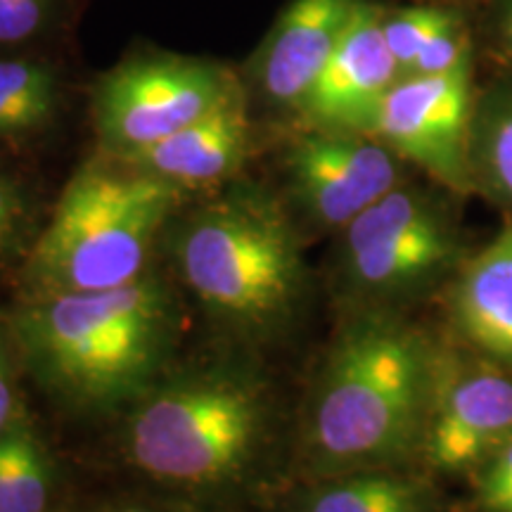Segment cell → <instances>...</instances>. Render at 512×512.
I'll list each match as a JSON object with an SVG mask.
<instances>
[{
  "instance_id": "24",
  "label": "cell",
  "mask_w": 512,
  "mask_h": 512,
  "mask_svg": "<svg viewBox=\"0 0 512 512\" xmlns=\"http://www.w3.org/2000/svg\"><path fill=\"white\" fill-rule=\"evenodd\" d=\"M100 512H164V510L145 508V505H114V508H105Z\"/></svg>"
},
{
  "instance_id": "2",
  "label": "cell",
  "mask_w": 512,
  "mask_h": 512,
  "mask_svg": "<svg viewBox=\"0 0 512 512\" xmlns=\"http://www.w3.org/2000/svg\"><path fill=\"white\" fill-rule=\"evenodd\" d=\"M10 335L48 396L76 413L131 408L169 373L181 311L162 275L105 292L27 294Z\"/></svg>"
},
{
  "instance_id": "8",
  "label": "cell",
  "mask_w": 512,
  "mask_h": 512,
  "mask_svg": "<svg viewBox=\"0 0 512 512\" xmlns=\"http://www.w3.org/2000/svg\"><path fill=\"white\" fill-rule=\"evenodd\" d=\"M361 133L448 190H472V64L446 74L403 76L377 102Z\"/></svg>"
},
{
  "instance_id": "15",
  "label": "cell",
  "mask_w": 512,
  "mask_h": 512,
  "mask_svg": "<svg viewBox=\"0 0 512 512\" xmlns=\"http://www.w3.org/2000/svg\"><path fill=\"white\" fill-rule=\"evenodd\" d=\"M302 512H444V503L425 479L380 467L320 479L304 494Z\"/></svg>"
},
{
  "instance_id": "3",
  "label": "cell",
  "mask_w": 512,
  "mask_h": 512,
  "mask_svg": "<svg viewBox=\"0 0 512 512\" xmlns=\"http://www.w3.org/2000/svg\"><path fill=\"white\" fill-rule=\"evenodd\" d=\"M169 230L178 278L216 328L252 344L290 328L306 266L299 230L280 197L233 183Z\"/></svg>"
},
{
  "instance_id": "5",
  "label": "cell",
  "mask_w": 512,
  "mask_h": 512,
  "mask_svg": "<svg viewBox=\"0 0 512 512\" xmlns=\"http://www.w3.org/2000/svg\"><path fill=\"white\" fill-rule=\"evenodd\" d=\"M183 190L124 159H91L69 178L22 264L27 294L105 292L152 271Z\"/></svg>"
},
{
  "instance_id": "20",
  "label": "cell",
  "mask_w": 512,
  "mask_h": 512,
  "mask_svg": "<svg viewBox=\"0 0 512 512\" xmlns=\"http://www.w3.org/2000/svg\"><path fill=\"white\" fill-rule=\"evenodd\" d=\"M477 157L494 190L512 204V93L503 95L484 114L477 138Z\"/></svg>"
},
{
  "instance_id": "14",
  "label": "cell",
  "mask_w": 512,
  "mask_h": 512,
  "mask_svg": "<svg viewBox=\"0 0 512 512\" xmlns=\"http://www.w3.org/2000/svg\"><path fill=\"white\" fill-rule=\"evenodd\" d=\"M451 311L465 342L512 366V221L463 268Z\"/></svg>"
},
{
  "instance_id": "16",
  "label": "cell",
  "mask_w": 512,
  "mask_h": 512,
  "mask_svg": "<svg viewBox=\"0 0 512 512\" xmlns=\"http://www.w3.org/2000/svg\"><path fill=\"white\" fill-rule=\"evenodd\" d=\"M53 491V456L22 413L0 437V512H46Z\"/></svg>"
},
{
  "instance_id": "19",
  "label": "cell",
  "mask_w": 512,
  "mask_h": 512,
  "mask_svg": "<svg viewBox=\"0 0 512 512\" xmlns=\"http://www.w3.org/2000/svg\"><path fill=\"white\" fill-rule=\"evenodd\" d=\"M460 22L453 12L441 8H406L396 12H384L382 29L387 46L392 50L396 64H399L401 79L411 72L415 57L420 50L439 36L441 31Z\"/></svg>"
},
{
  "instance_id": "1",
  "label": "cell",
  "mask_w": 512,
  "mask_h": 512,
  "mask_svg": "<svg viewBox=\"0 0 512 512\" xmlns=\"http://www.w3.org/2000/svg\"><path fill=\"white\" fill-rule=\"evenodd\" d=\"M437 368L418 325L384 306L349 318L306 399L302 451L313 475L401 467L420 453Z\"/></svg>"
},
{
  "instance_id": "23",
  "label": "cell",
  "mask_w": 512,
  "mask_h": 512,
  "mask_svg": "<svg viewBox=\"0 0 512 512\" xmlns=\"http://www.w3.org/2000/svg\"><path fill=\"white\" fill-rule=\"evenodd\" d=\"M12 335L10 328L0 325V437L10 430L22 411H19L17 399V382L15 373H12Z\"/></svg>"
},
{
  "instance_id": "4",
  "label": "cell",
  "mask_w": 512,
  "mask_h": 512,
  "mask_svg": "<svg viewBox=\"0 0 512 512\" xmlns=\"http://www.w3.org/2000/svg\"><path fill=\"white\" fill-rule=\"evenodd\" d=\"M273 439L268 382L242 363L169 370L128 408L126 460L152 482L190 494L247 484Z\"/></svg>"
},
{
  "instance_id": "22",
  "label": "cell",
  "mask_w": 512,
  "mask_h": 512,
  "mask_svg": "<svg viewBox=\"0 0 512 512\" xmlns=\"http://www.w3.org/2000/svg\"><path fill=\"white\" fill-rule=\"evenodd\" d=\"M53 0H0V43L29 41L48 22Z\"/></svg>"
},
{
  "instance_id": "21",
  "label": "cell",
  "mask_w": 512,
  "mask_h": 512,
  "mask_svg": "<svg viewBox=\"0 0 512 512\" xmlns=\"http://www.w3.org/2000/svg\"><path fill=\"white\" fill-rule=\"evenodd\" d=\"M470 57V41H467L463 24L456 22L453 27L441 31L439 36H434L432 41L420 50L411 72L406 76H430L453 72V69L472 64Z\"/></svg>"
},
{
  "instance_id": "11",
  "label": "cell",
  "mask_w": 512,
  "mask_h": 512,
  "mask_svg": "<svg viewBox=\"0 0 512 512\" xmlns=\"http://www.w3.org/2000/svg\"><path fill=\"white\" fill-rule=\"evenodd\" d=\"M384 12L358 0L335 53L306 95L302 114L320 128L363 131L384 93L401 79L382 29Z\"/></svg>"
},
{
  "instance_id": "17",
  "label": "cell",
  "mask_w": 512,
  "mask_h": 512,
  "mask_svg": "<svg viewBox=\"0 0 512 512\" xmlns=\"http://www.w3.org/2000/svg\"><path fill=\"white\" fill-rule=\"evenodd\" d=\"M60 107L53 69L31 60H0V138H27L43 131Z\"/></svg>"
},
{
  "instance_id": "9",
  "label": "cell",
  "mask_w": 512,
  "mask_h": 512,
  "mask_svg": "<svg viewBox=\"0 0 512 512\" xmlns=\"http://www.w3.org/2000/svg\"><path fill=\"white\" fill-rule=\"evenodd\" d=\"M285 171L299 209L318 226L339 230L401 185L399 157L387 145L342 128L316 126L294 138Z\"/></svg>"
},
{
  "instance_id": "6",
  "label": "cell",
  "mask_w": 512,
  "mask_h": 512,
  "mask_svg": "<svg viewBox=\"0 0 512 512\" xmlns=\"http://www.w3.org/2000/svg\"><path fill=\"white\" fill-rule=\"evenodd\" d=\"M339 271L361 302L384 306L413 297L451 271L458 230L425 192L396 185L342 228Z\"/></svg>"
},
{
  "instance_id": "18",
  "label": "cell",
  "mask_w": 512,
  "mask_h": 512,
  "mask_svg": "<svg viewBox=\"0 0 512 512\" xmlns=\"http://www.w3.org/2000/svg\"><path fill=\"white\" fill-rule=\"evenodd\" d=\"M38 226L36 195L22 178L0 174V271L27 259Z\"/></svg>"
},
{
  "instance_id": "12",
  "label": "cell",
  "mask_w": 512,
  "mask_h": 512,
  "mask_svg": "<svg viewBox=\"0 0 512 512\" xmlns=\"http://www.w3.org/2000/svg\"><path fill=\"white\" fill-rule=\"evenodd\" d=\"M358 0H292L256 57V83L275 107L302 110Z\"/></svg>"
},
{
  "instance_id": "10",
  "label": "cell",
  "mask_w": 512,
  "mask_h": 512,
  "mask_svg": "<svg viewBox=\"0 0 512 512\" xmlns=\"http://www.w3.org/2000/svg\"><path fill=\"white\" fill-rule=\"evenodd\" d=\"M512 439V377L494 368L453 370L439 358L420 456L434 472L460 475Z\"/></svg>"
},
{
  "instance_id": "7",
  "label": "cell",
  "mask_w": 512,
  "mask_h": 512,
  "mask_svg": "<svg viewBox=\"0 0 512 512\" xmlns=\"http://www.w3.org/2000/svg\"><path fill=\"white\" fill-rule=\"evenodd\" d=\"M242 91L216 62L181 55L131 57L102 76L93 114L107 155H131L195 124Z\"/></svg>"
},
{
  "instance_id": "13",
  "label": "cell",
  "mask_w": 512,
  "mask_h": 512,
  "mask_svg": "<svg viewBox=\"0 0 512 512\" xmlns=\"http://www.w3.org/2000/svg\"><path fill=\"white\" fill-rule=\"evenodd\" d=\"M249 152L252 124L245 93L240 91L174 136L119 159L185 192L228 183L247 164Z\"/></svg>"
},
{
  "instance_id": "25",
  "label": "cell",
  "mask_w": 512,
  "mask_h": 512,
  "mask_svg": "<svg viewBox=\"0 0 512 512\" xmlns=\"http://www.w3.org/2000/svg\"><path fill=\"white\" fill-rule=\"evenodd\" d=\"M503 31H505V41L512 46V0H510V8L505 12V22H503Z\"/></svg>"
}]
</instances>
